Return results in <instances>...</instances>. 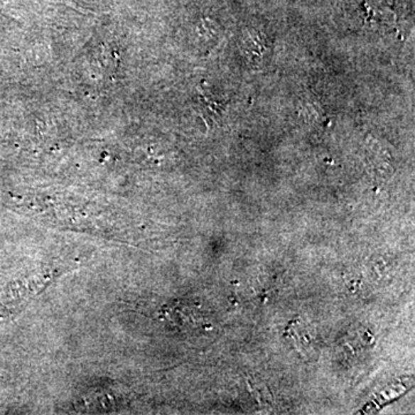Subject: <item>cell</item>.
<instances>
[{"mask_svg":"<svg viewBox=\"0 0 415 415\" xmlns=\"http://www.w3.org/2000/svg\"><path fill=\"white\" fill-rule=\"evenodd\" d=\"M244 55L253 64L262 60L266 51V37L255 31H247L242 40Z\"/></svg>","mask_w":415,"mask_h":415,"instance_id":"obj_1","label":"cell"}]
</instances>
